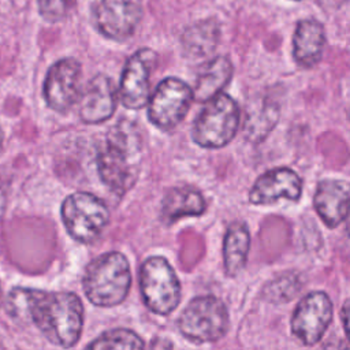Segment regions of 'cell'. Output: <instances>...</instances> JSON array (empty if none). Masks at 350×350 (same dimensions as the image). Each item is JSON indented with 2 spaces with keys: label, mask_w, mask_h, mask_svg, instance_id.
<instances>
[{
  "label": "cell",
  "mask_w": 350,
  "mask_h": 350,
  "mask_svg": "<svg viewBox=\"0 0 350 350\" xmlns=\"http://www.w3.org/2000/svg\"><path fill=\"white\" fill-rule=\"evenodd\" d=\"M149 350H172V343L165 338H156L152 340Z\"/></svg>",
  "instance_id": "24"
},
{
  "label": "cell",
  "mask_w": 350,
  "mask_h": 350,
  "mask_svg": "<svg viewBox=\"0 0 350 350\" xmlns=\"http://www.w3.org/2000/svg\"><path fill=\"white\" fill-rule=\"evenodd\" d=\"M332 320V302L324 291H312L305 295L294 309L291 331L306 346L316 345Z\"/></svg>",
  "instance_id": "12"
},
{
  "label": "cell",
  "mask_w": 350,
  "mask_h": 350,
  "mask_svg": "<svg viewBox=\"0 0 350 350\" xmlns=\"http://www.w3.org/2000/svg\"><path fill=\"white\" fill-rule=\"evenodd\" d=\"M323 1H325L327 4H328V3H335V4H338L339 1H343V0H323Z\"/></svg>",
  "instance_id": "27"
},
{
  "label": "cell",
  "mask_w": 350,
  "mask_h": 350,
  "mask_svg": "<svg viewBox=\"0 0 350 350\" xmlns=\"http://www.w3.org/2000/svg\"><path fill=\"white\" fill-rule=\"evenodd\" d=\"M97 170L103 183L122 196L130 190L139 172L141 137L130 122H119L107 134L97 152Z\"/></svg>",
  "instance_id": "2"
},
{
  "label": "cell",
  "mask_w": 350,
  "mask_h": 350,
  "mask_svg": "<svg viewBox=\"0 0 350 350\" xmlns=\"http://www.w3.org/2000/svg\"><path fill=\"white\" fill-rule=\"evenodd\" d=\"M297 1H299V0H297Z\"/></svg>",
  "instance_id": "29"
},
{
  "label": "cell",
  "mask_w": 350,
  "mask_h": 350,
  "mask_svg": "<svg viewBox=\"0 0 350 350\" xmlns=\"http://www.w3.org/2000/svg\"><path fill=\"white\" fill-rule=\"evenodd\" d=\"M234 67L231 60L224 55H217L205 62L196 78L193 92V100L198 103H206L216 94L221 93L232 78Z\"/></svg>",
  "instance_id": "17"
},
{
  "label": "cell",
  "mask_w": 350,
  "mask_h": 350,
  "mask_svg": "<svg viewBox=\"0 0 350 350\" xmlns=\"http://www.w3.org/2000/svg\"><path fill=\"white\" fill-rule=\"evenodd\" d=\"M131 286L129 260L119 252L93 258L85 268L82 287L86 298L97 306L109 308L124 301Z\"/></svg>",
  "instance_id": "3"
},
{
  "label": "cell",
  "mask_w": 350,
  "mask_h": 350,
  "mask_svg": "<svg viewBox=\"0 0 350 350\" xmlns=\"http://www.w3.org/2000/svg\"><path fill=\"white\" fill-rule=\"evenodd\" d=\"M228 325L227 308L221 299L213 295L193 298L178 319L180 334L197 345L219 340L227 332Z\"/></svg>",
  "instance_id": "5"
},
{
  "label": "cell",
  "mask_w": 350,
  "mask_h": 350,
  "mask_svg": "<svg viewBox=\"0 0 350 350\" xmlns=\"http://www.w3.org/2000/svg\"><path fill=\"white\" fill-rule=\"evenodd\" d=\"M0 304H1V287H0Z\"/></svg>",
  "instance_id": "28"
},
{
  "label": "cell",
  "mask_w": 350,
  "mask_h": 350,
  "mask_svg": "<svg viewBox=\"0 0 350 350\" xmlns=\"http://www.w3.org/2000/svg\"><path fill=\"white\" fill-rule=\"evenodd\" d=\"M347 305H349V302L346 301L345 302V305H343V309H342V319H343V327H345V329H347Z\"/></svg>",
  "instance_id": "25"
},
{
  "label": "cell",
  "mask_w": 350,
  "mask_h": 350,
  "mask_svg": "<svg viewBox=\"0 0 350 350\" xmlns=\"http://www.w3.org/2000/svg\"><path fill=\"white\" fill-rule=\"evenodd\" d=\"M3 141H4V134H3V130L0 129V152H1V148H3Z\"/></svg>",
  "instance_id": "26"
},
{
  "label": "cell",
  "mask_w": 350,
  "mask_h": 350,
  "mask_svg": "<svg viewBox=\"0 0 350 350\" xmlns=\"http://www.w3.org/2000/svg\"><path fill=\"white\" fill-rule=\"evenodd\" d=\"M78 115L83 123L97 124L108 120L118 105V90L105 74H97L81 89Z\"/></svg>",
  "instance_id": "13"
},
{
  "label": "cell",
  "mask_w": 350,
  "mask_h": 350,
  "mask_svg": "<svg viewBox=\"0 0 350 350\" xmlns=\"http://www.w3.org/2000/svg\"><path fill=\"white\" fill-rule=\"evenodd\" d=\"M314 209L329 228L339 226L349 212V183L343 179H323L313 197Z\"/></svg>",
  "instance_id": "16"
},
{
  "label": "cell",
  "mask_w": 350,
  "mask_h": 350,
  "mask_svg": "<svg viewBox=\"0 0 350 350\" xmlns=\"http://www.w3.org/2000/svg\"><path fill=\"white\" fill-rule=\"evenodd\" d=\"M82 66L75 57H63L46 71L42 96L46 105L59 113L68 112L78 101L81 93Z\"/></svg>",
  "instance_id": "11"
},
{
  "label": "cell",
  "mask_w": 350,
  "mask_h": 350,
  "mask_svg": "<svg viewBox=\"0 0 350 350\" xmlns=\"http://www.w3.org/2000/svg\"><path fill=\"white\" fill-rule=\"evenodd\" d=\"M301 280L297 273L286 272L272 279L264 287V297L271 302H288L299 290Z\"/></svg>",
  "instance_id": "22"
},
{
  "label": "cell",
  "mask_w": 350,
  "mask_h": 350,
  "mask_svg": "<svg viewBox=\"0 0 350 350\" xmlns=\"http://www.w3.org/2000/svg\"><path fill=\"white\" fill-rule=\"evenodd\" d=\"M327 36L321 22L308 18L301 19L293 34V59L299 68L310 70L323 57Z\"/></svg>",
  "instance_id": "15"
},
{
  "label": "cell",
  "mask_w": 350,
  "mask_h": 350,
  "mask_svg": "<svg viewBox=\"0 0 350 350\" xmlns=\"http://www.w3.org/2000/svg\"><path fill=\"white\" fill-rule=\"evenodd\" d=\"M250 249V232L243 221L228 226L223 241V261L227 276H237L247 261Z\"/></svg>",
  "instance_id": "20"
},
{
  "label": "cell",
  "mask_w": 350,
  "mask_h": 350,
  "mask_svg": "<svg viewBox=\"0 0 350 350\" xmlns=\"http://www.w3.org/2000/svg\"><path fill=\"white\" fill-rule=\"evenodd\" d=\"M144 16L141 0H98L93 7V23L105 38L127 41Z\"/></svg>",
  "instance_id": "9"
},
{
  "label": "cell",
  "mask_w": 350,
  "mask_h": 350,
  "mask_svg": "<svg viewBox=\"0 0 350 350\" xmlns=\"http://www.w3.org/2000/svg\"><path fill=\"white\" fill-rule=\"evenodd\" d=\"M241 124L237 101L221 92L208 100L193 122L191 137L201 148L217 149L232 141Z\"/></svg>",
  "instance_id": "4"
},
{
  "label": "cell",
  "mask_w": 350,
  "mask_h": 350,
  "mask_svg": "<svg viewBox=\"0 0 350 350\" xmlns=\"http://www.w3.org/2000/svg\"><path fill=\"white\" fill-rule=\"evenodd\" d=\"M191 103L193 92L185 81L164 78L149 96L148 119L159 130L171 131L185 119Z\"/></svg>",
  "instance_id": "8"
},
{
  "label": "cell",
  "mask_w": 350,
  "mask_h": 350,
  "mask_svg": "<svg viewBox=\"0 0 350 350\" xmlns=\"http://www.w3.org/2000/svg\"><path fill=\"white\" fill-rule=\"evenodd\" d=\"M68 235L81 243H93L109 221L105 202L88 191H75L64 198L60 208Z\"/></svg>",
  "instance_id": "6"
},
{
  "label": "cell",
  "mask_w": 350,
  "mask_h": 350,
  "mask_svg": "<svg viewBox=\"0 0 350 350\" xmlns=\"http://www.w3.org/2000/svg\"><path fill=\"white\" fill-rule=\"evenodd\" d=\"M302 180L290 168H275L264 172L249 191V201L256 205L272 204L279 198L297 201L301 197Z\"/></svg>",
  "instance_id": "14"
},
{
  "label": "cell",
  "mask_w": 350,
  "mask_h": 350,
  "mask_svg": "<svg viewBox=\"0 0 350 350\" xmlns=\"http://www.w3.org/2000/svg\"><path fill=\"white\" fill-rule=\"evenodd\" d=\"M5 309L12 319L33 323L52 345L68 349L81 338L83 305L71 291L12 287Z\"/></svg>",
  "instance_id": "1"
},
{
  "label": "cell",
  "mask_w": 350,
  "mask_h": 350,
  "mask_svg": "<svg viewBox=\"0 0 350 350\" xmlns=\"http://www.w3.org/2000/svg\"><path fill=\"white\" fill-rule=\"evenodd\" d=\"M157 63V53L150 48L135 51L126 62L118 88V101L127 109H141L150 96V74Z\"/></svg>",
  "instance_id": "10"
},
{
  "label": "cell",
  "mask_w": 350,
  "mask_h": 350,
  "mask_svg": "<svg viewBox=\"0 0 350 350\" xmlns=\"http://www.w3.org/2000/svg\"><path fill=\"white\" fill-rule=\"evenodd\" d=\"M220 26L213 18H206L189 25L180 36V46L189 59H204L217 46Z\"/></svg>",
  "instance_id": "18"
},
{
  "label": "cell",
  "mask_w": 350,
  "mask_h": 350,
  "mask_svg": "<svg viewBox=\"0 0 350 350\" xmlns=\"http://www.w3.org/2000/svg\"><path fill=\"white\" fill-rule=\"evenodd\" d=\"M206 211L202 194L190 187L179 186L170 189L161 201V220L170 226L185 216H200Z\"/></svg>",
  "instance_id": "19"
},
{
  "label": "cell",
  "mask_w": 350,
  "mask_h": 350,
  "mask_svg": "<svg viewBox=\"0 0 350 350\" xmlns=\"http://www.w3.org/2000/svg\"><path fill=\"white\" fill-rule=\"evenodd\" d=\"M85 350H144V340L129 328H115L97 336Z\"/></svg>",
  "instance_id": "21"
},
{
  "label": "cell",
  "mask_w": 350,
  "mask_h": 350,
  "mask_svg": "<svg viewBox=\"0 0 350 350\" xmlns=\"http://www.w3.org/2000/svg\"><path fill=\"white\" fill-rule=\"evenodd\" d=\"M142 301L157 314H170L180 301V283L170 262L161 256L146 258L139 269Z\"/></svg>",
  "instance_id": "7"
},
{
  "label": "cell",
  "mask_w": 350,
  "mask_h": 350,
  "mask_svg": "<svg viewBox=\"0 0 350 350\" xmlns=\"http://www.w3.org/2000/svg\"><path fill=\"white\" fill-rule=\"evenodd\" d=\"M77 0H37L38 12L46 22L56 23L68 16Z\"/></svg>",
  "instance_id": "23"
}]
</instances>
